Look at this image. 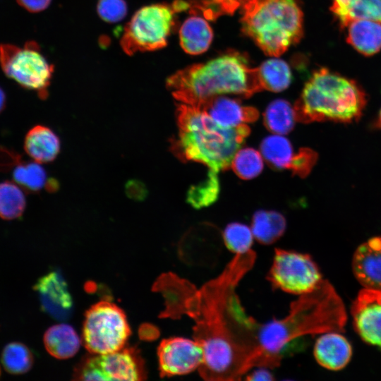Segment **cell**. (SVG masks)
<instances>
[{"instance_id": "28", "label": "cell", "mask_w": 381, "mask_h": 381, "mask_svg": "<svg viewBox=\"0 0 381 381\" xmlns=\"http://www.w3.org/2000/svg\"><path fill=\"white\" fill-rule=\"evenodd\" d=\"M1 363L6 372L13 375L23 374L29 371L33 364V356L23 344H8L1 353Z\"/></svg>"}, {"instance_id": "23", "label": "cell", "mask_w": 381, "mask_h": 381, "mask_svg": "<svg viewBox=\"0 0 381 381\" xmlns=\"http://www.w3.org/2000/svg\"><path fill=\"white\" fill-rule=\"evenodd\" d=\"M330 10L342 27L356 19L381 23V0H353L345 4L333 1Z\"/></svg>"}, {"instance_id": "9", "label": "cell", "mask_w": 381, "mask_h": 381, "mask_svg": "<svg viewBox=\"0 0 381 381\" xmlns=\"http://www.w3.org/2000/svg\"><path fill=\"white\" fill-rule=\"evenodd\" d=\"M0 64L4 73L21 87L37 91L42 99L47 97L54 66L41 54L35 42H27L23 47L1 44Z\"/></svg>"}, {"instance_id": "18", "label": "cell", "mask_w": 381, "mask_h": 381, "mask_svg": "<svg viewBox=\"0 0 381 381\" xmlns=\"http://www.w3.org/2000/svg\"><path fill=\"white\" fill-rule=\"evenodd\" d=\"M351 347L342 335L328 332L320 336L314 347V356L318 363L329 370L343 368L351 356Z\"/></svg>"}, {"instance_id": "33", "label": "cell", "mask_w": 381, "mask_h": 381, "mask_svg": "<svg viewBox=\"0 0 381 381\" xmlns=\"http://www.w3.org/2000/svg\"><path fill=\"white\" fill-rule=\"evenodd\" d=\"M97 11L104 21L114 23L126 17L128 7L125 0H99Z\"/></svg>"}, {"instance_id": "3", "label": "cell", "mask_w": 381, "mask_h": 381, "mask_svg": "<svg viewBox=\"0 0 381 381\" xmlns=\"http://www.w3.org/2000/svg\"><path fill=\"white\" fill-rule=\"evenodd\" d=\"M167 87L178 102L196 108L220 95L247 98L262 90L258 68L249 67L246 56L235 51L178 71L167 79Z\"/></svg>"}, {"instance_id": "20", "label": "cell", "mask_w": 381, "mask_h": 381, "mask_svg": "<svg viewBox=\"0 0 381 381\" xmlns=\"http://www.w3.org/2000/svg\"><path fill=\"white\" fill-rule=\"evenodd\" d=\"M347 42L360 54L370 56L381 49V23L356 19L346 26Z\"/></svg>"}, {"instance_id": "37", "label": "cell", "mask_w": 381, "mask_h": 381, "mask_svg": "<svg viewBox=\"0 0 381 381\" xmlns=\"http://www.w3.org/2000/svg\"><path fill=\"white\" fill-rule=\"evenodd\" d=\"M18 4L30 12L37 13L46 9L52 0H16Z\"/></svg>"}, {"instance_id": "27", "label": "cell", "mask_w": 381, "mask_h": 381, "mask_svg": "<svg viewBox=\"0 0 381 381\" xmlns=\"http://www.w3.org/2000/svg\"><path fill=\"white\" fill-rule=\"evenodd\" d=\"M25 206V197L20 188L8 181L0 183V218L18 219L23 215Z\"/></svg>"}, {"instance_id": "11", "label": "cell", "mask_w": 381, "mask_h": 381, "mask_svg": "<svg viewBox=\"0 0 381 381\" xmlns=\"http://www.w3.org/2000/svg\"><path fill=\"white\" fill-rule=\"evenodd\" d=\"M162 377L182 375L194 371L204 362V351L196 340L183 337L163 339L157 349Z\"/></svg>"}, {"instance_id": "24", "label": "cell", "mask_w": 381, "mask_h": 381, "mask_svg": "<svg viewBox=\"0 0 381 381\" xmlns=\"http://www.w3.org/2000/svg\"><path fill=\"white\" fill-rule=\"evenodd\" d=\"M286 222L284 217L275 211L258 210L253 216L251 231L260 243L270 245L284 233Z\"/></svg>"}, {"instance_id": "42", "label": "cell", "mask_w": 381, "mask_h": 381, "mask_svg": "<svg viewBox=\"0 0 381 381\" xmlns=\"http://www.w3.org/2000/svg\"><path fill=\"white\" fill-rule=\"evenodd\" d=\"M351 1H353V0H333L334 2L341 3V4L348 3V2H350Z\"/></svg>"}, {"instance_id": "17", "label": "cell", "mask_w": 381, "mask_h": 381, "mask_svg": "<svg viewBox=\"0 0 381 381\" xmlns=\"http://www.w3.org/2000/svg\"><path fill=\"white\" fill-rule=\"evenodd\" d=\"M198 109L221 126L228 128L254 122L259 116L255 108L243 106L235 99L219 95L208 99Z\"/></svg>"}, {"instance_id": "25", "label": "cell", "mask_w": 381, "mask_h": 381, "mask_svg": "<svg viewBox=\"0 0 381 381\" xmlns=\"http://www.w3.org/2000/svg\"><path fill=\"white\" fill-rule=\"evenodd\" d=\"M258 77L262 90L281 92L291 81V72L288 64L281 59H272L258 67Z\"/></svg>"}, {"instance_id": "40", "label": "cell", "mask_w": 381, "mask_h": 381, "mask_svg": "<svg viewBox=\"0 0 381 381\" xmlns=\"http://www.w3.org/2000/svg\"><path fill=\"white\" fill-rule=\"evenodd\" d=\"M6 95L4 90L0 87V113L4 110L6 106Z\"/></svg>"}, {"instance_id": "41", "label": "cell", "mask_w": 381, "mask_h": 381, "mask_svg": "<svg viewBox=\"0 0 381 381\" xmlns=\"http://www.w3.org/2000/svg\"><path fill=\"white\" fill-rule=\"evenodd\" d=\"M374 126L376 128L381 129V109L380 111V113L375 120Z\"/></svg>"}, {"instance_id": "14", "label": "cell", "mask_w": 381, "mask_h": 381, "mask_svg": "<svg viewBox=\"0 0 381 381\" xmlns=\"http://www.w3.org/2000/svg\"><path fill=\"white\" fill-rule=\"evenodd\" d=\"M34 289L37 292L42 308L54 319H68L73 302L66 280L58 271H52L38 279Z\"/></svg>"}, {"instance_id": "32", "label": "cell", "mask_w": 381, "mask_h": 381, "mask_svg": "<svg viewBox=\"0 0 381 381\" xmlns=\"http://www.w3.org/2000/svg\"><path fill=\"white\" fill-rule=\"evenodd\" d=\"M223 241L231 252L234 254H243L251 250L253 235L248 226L233 222L224 229Z\"/></svg>"}, {"instance_id": "2", "label": "cell", "mask_w": 381, "mask_h": 381, "mask_svg": "<svg viewBox=\"0 0 381 381\" xmlns=\"http://www.w3.org/2000/svg\"><path fill=\"white\" fill-rule=\"evenodd\" d=\"M343 303L325 280L311 292L301 295L291 304L289 314L280 320L260 324L245 318L248 340L255 366L275 368L290 355L302 337L339 332L346 322Z\"/></svg>"}, {"instance_id": "29", "label": "cell", "mask_w": 381, "mask_h": 381, "mask_svg": "<svg viewBox=\"0 0 381 381\" xmlns=\"http://www.w3.org/2000/svg\"><path fill=\"white\" fill-rule=\"evenodd\" d=\"M12 176L16 183L30 192L40 190L47 183L46 172L37 162L22 161L15 167Z\"/></svg>"}, {"instance_id": "8", "label": "cell", "mask_w": 381, "mask_h": 381, "mask_svg": "<svg viewBox=\"0 0 381 381\" xmlns=\"http://www.w3.org/2000/svg\"><path fill=\"white\" fill-rule=\"evenodd\" d=\"M131 335L125 313L116 304L99 301L85 313L83 342L92 354H107L124 347Z\"/></svg>"}, {"instance_id": "19", "label": "cell", "mask_w": 381, "mask_h": 381, "mask_svg": "<svg viewBox=\"0 0 381 381\" xmlns=\"http://www.w3.org/2000/svg\"><path fill=\"white\" fill-rule=\"evenodd\" d=\"M24 150L38 163L50 162L55 159L59 153L60 140L49 128L37 125L26 134Z\"/></svg>"}, {"instance_id": "7", "label": "cell", "mask_w": 381, "mask_h": 381, "mask_svg": "<svg viewBox=\"0 0 381 381\" xmlns=\"http://www.w3.org/2000/svg\"><path fill=\"white\" fill-rule=\"evenodd\" d=\"M176 12L179 11L174 3L154 4L138 10L126 24L121 37L124 52L133 55L164 47Z\"/></svg>"}, {"instance_id": "1", "label": "cell", "mask_w": 381, "mask_h": 381, "mask_svg": "<svg viewBox=\"0 0 381 381\" xmlns=\"http://www.w3.org/2000/svg\"><path fill=\"white\" fill-rule=\"evenodd\" d=\"M255 259L253 250L235 254L223 272L200 289L173 274L162 275L155 285L166 300L162 316L187 314L195 322L193 338L204 351V362L198 370L206 380H240L252 368L248 353L232 330L227 306L230 294Z\"/></svg>"}, {"instance_id": "10", "label": "cell", "mask_w": 381, "mask_h": 381, "mask_svg": "<svg viewBox=\"0 0 381 381\" xmlns=\"http://www.w3.org/2000/svg\"><path fill=\"white\" fill-rule=\"evenodd\" d=\"M267 279L274 289L299 296L313 291L322 280L309 255L282 248L275 249Z\"/></svg>"}, {"instance_id": "5", "label": "cell", "mask_w": 381, "mask_h": 381, "mask_svg": "<svg viewBox=\"0 0 381 381\" xmlns=\"http://www.w3.org/2000/svg\"><path fill=\"white\" fill-rule=\"evenodd\" d=\"M366 102L356 82L322 68L307 81L294 109L296 120L302 123H350L359 119Z\"/></svg>"}, {"instance_id": "43", "label": "cell", "mask_w": 381, "mask_h": 381, "mask_svg": "<svg viewBox=\"0 0 381 381\" xmlns=\"http://www.w3.org/2000/svg\"><path fill=\"white\" fill-rule=\"evenodd\" d=\"M0 375H1V369H0Z\"/></svg>"}, {"instance_id": "22", "label": "cell", "mask_w": 381, "mask_h": 381, "mask_svg": "<svg viewBox=\"0 0 381 381\" xmlns=\"http://www.w3.org/2000/svg\"><path fill=\"white\" fill-rule=\"evenodd\" d=\"M213 33L209 23L201 17L187 18L179 30L180 44L188 54L196 55L205 52L210 47Z\"/></svg>"}, {"instance_id": "6", "label": "cell", "mask_w": 381, "mask_h": 381, "mask_svg": "<svg viewBox=\"0 0 381 381\" xmlns=\"http://www.w3.org/2000/svg\"><path fill=\"white\" fill-rule=\"evenodd\" d=\"M243 31L265 54L279 56L303 35V13L294 0H248L243 6Z\"/></svg>"}, {"instance_id": "35", "label": "cell", "mask_w": 381, "mask_h": 381, "mask_svg": "<svg viewBox=\"0 0 381 381\" xmlns=\"http://www.w3.org/2000/svg\"><path fill=\"white\" fill-rule=\"evenodd\" d=\"M248 0H202L205 16L216 18L219 14H232Z\"/></svg>"}, {"instance_id": "21", "label": "cell", "mask_w": 381, "mask_h": 381, "mask_svg": "<svg viewBox=\"0 0 381 381\" xmlns=\"http://www.w3.org/2000/svg\"><path fill=\"white\" fill-rule=\"evenodd\" d=\"M43 341L47 352L57 359L73 357L80 346V339L75 329L64 323L48 328Z\"/></svg>"}, {"instance_id": "12", "label": "cell", "mask_w": 381, "mask_h": 381, "mask_svg": "<svg viewBox=\"0 0 381 381\" xmlns=\"http://www.w3.org/2000/svg\"><path fill=\"white\" fill-rule=\"evenodd\" d=\"M260 152L270 167L290 169L302 178L310 172L318 159V154L309 148L294 152L289 140L277 134L267 136L262 141Z\"/></svg>"}, {"instance_id": "30", "label": "cell", "mask_w": 381, "mask_h": 381, "mask_svg": "<svg viewBox=\"0 0 381 381\" xmlns=\"http://www.w3.org/2000/svg\"><path fill=\"white\" fill-rule=\"evenodd\" d=\"M235 174L243 179H251L258 176L263 169L261 155L253 148L238 150L231 163Z\"/></svg>"}, {"instance_id": "13", "label": "cell", "mask_w": 381, "mask_h": 381, "mask_svg": "<svg viewBox=\"0 0 381 381\" xmlns=\"http://www.w3.org/2000/svg\"><path fill=\"white\" fill-rule=\"evenodd\" d=\"M351 313L360 337L381 350V290H361L353 303Z\"/></svg>"}, {"instance_id": "34", "label": "cell", "mask_w": 381, "mask_h": 381, "mask_svg": "<svg viewBox=\"0 0 381 381\" xmlns=\"http://www.w3.org/2000/svg\"><path fill=\"white\" fill-rule=\"evenodd\" d=\"M73 380H106L97 361L96 354L87 356L74 370Z\"/></svg>"}, {"instance_id": "31", "label": "cell", "mask_w": 381, "mask_h": 381, "mask_svg": "<svg viewBox=\"0 0 381 381\" xmlns=\"http://www.w3.org/2000/svg\"><path fill=\"white\" fill-rule=\"evenodd\" d=\"M219 192L218 175L208 173L204 181L189 189L187 201L191 206L197 209L207 207L217 199Z\"/></svg>"}, {"instance_id": "39", "label": "cell", "mask_w": 381, "mask_h": 381, "mask_svg": "<svg viewBox=\"0 0 381 381\" xmlns=\"http://www.w3.org/2000/svg\"><path fill=\"white\" fill-rule=\"evenodd\" d=\"M265 367H260V368L253 371L246 377V380L258 381L266 380L272 381L274 380L273 375Z\"/></svg>"}, {"instance_id": "16", "label": "cell", "mask_w": 381, "mask_h": 381, "mask_svg": "<svg viewBox=\"0 0 381 381\" xmlns=\"http://www.w3.org/2000/svg\"><path fill=\"white\" fill-rule=\"evenodd\" d=\"M352 265L354 275L365 289L381 290V237L361 245Z\"/></svg>"}, {"instance_id": "38", "label": "cell", "mask_w": 381, "mask_h": 381, "mask_svg": "<svg viewBox=\"0 0 381 381\" xmlns=\"http://www.w3.org/2000/svg\"><path fill=\"white\" fill-rule=\"evenodd\" d=\"M127 194L132 198L143 199L146 195V189L144 185L139 181H131L126 185Z\"/></svg>"}, {"instance_id": "26", "label": "cell", "mask_w": 381, "mask_h": 381, "mask_svg": "<svg viewBox=\"0 0 381 381\" xmlns=\"http://www.w3.org/2000/svg\"><path fill=\"white\" fill-rule=\"evenodd\" d=\"M264 124L271 132L277 135L289 133L296 121L294 107L284 99H276L267 107L263 114Z\"/></svg>"}, {"instance_id": "15", "label": "cell", "mask_w": 381, "mask_h": 381, "mask_svg": "<svg viewBox=\"0 0 381 381\" xmlns=\"http://www.w3.org/2000/svg\"><path fill=\"white\" fill-rule=\"evenodd\" d=\"M99 367L106 380H143L147 372L143 358L135 347H126L97 355Z\"/></svg>"}, {"instance_id": "36", "label": "cell", "mask_w": 381, "mask_h": 381, "mask_svg": "<svg viewBox=\"0 0 381 381\" xmlns=\"http://www.w3.org/2000/svg\"><path fill=\"white\" fill-rule=\"evenodd\" d=\"M22 157L16 151L0 145V171H9L21 162Z\"/></svg>"}, {"instance_id": "4", "label": "cell", "mask_w": 381, "mask_h": 381, "mask_svg": "<svg viewBox=\"0 0 381 381\" xmlns=\"http://www.w3.org/2000/svg\"><path fill=\"white\" fill-rule=\"evenodd\" d=\"M179 133L170 150L181 161L195 162L217 174L231 167V161L250 130L246 124L224 127L198 108L179 104L176 109Z\"/></svg>"}]
</instances>
